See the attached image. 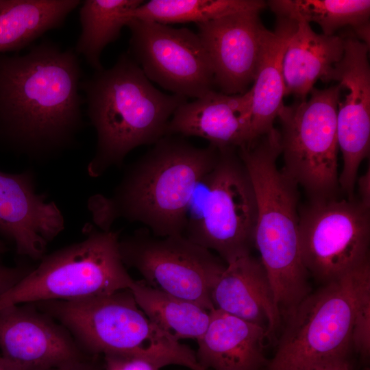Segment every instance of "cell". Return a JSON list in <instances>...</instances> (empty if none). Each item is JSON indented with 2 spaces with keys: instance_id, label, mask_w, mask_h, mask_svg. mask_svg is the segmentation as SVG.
<instances>
[{
  "instance_id": "15",
  "label": "cell",
  "mask_w": 370,
  "mask_h": 370,
  "mask_svg": "<svg viewBox=\"0 0 370 370\" xmlns=\"http://www.w3.org/2000/svg\"><path fill=\"white\" fill-rule=\"evenodd\" d=\"M259 12H241L197 25L214 84L223 93L243 94L255 79L271 32L262 24Z\"/></svg>"
},
{
  "instance_id": "10",
  "label": "cell",
  "mask_w": 370,
  "mask_h": 370,
  "mask_svg": "<svg viewBox=\"0 0 370 370\" xmlns=\"http://www.w3.org/2000/svg\"><path fill=\"white\" fill-rule=\"evenodd\" d=\"M358 199L310 200L299 212L303 264L321 285L369 263L370 212Z\"/></svg>"
},
{
  "instance_id": "23",
  "label": "cell",
  "mask_w": 370,
  "mask_h": 370,
  "mask_svg": "<svg viewBox=\"0 0 370 370\" xmlns=\"http://www.w3.org/2000/svg\"><path fill=\"white\" fill-rule=\"evenodd\" d=\"M143 312L162 330L177 341H198L210 322V311L193 301L134 281L130 288Z\"/></svg>"
},
{
  "instance_id": "29",
  "label": "cell",
  "mask_w": 370,
  "mask_h": 370,
  "mask_svg": "<svg viewBox=\"0 0 370 370\" xmlns=\"http://www.w3.org/2000/svg\"><path fill=\"white\" fill-rule=\"evenodd\" d=\"M33 267H7L0 263V295L21 280Z\"/></svg>"
},
{
  "instance_id": "32",
  "label": "cell",
  "mask_w": 370,
  "mask_h": 370,
  "mask_svg": "<svg viewBox=\"0 0 370 370\" xmlns=\"http://www.w3.org/2000/svg\"><path fill=\"white\" fill-rule=\"evenodd\" d=\"M305 370H355L349 360L319 365Z\"/></svg>"
},
{
  "instance_id": "16",
  "label": "cell",
  "mask_w": 370,
  "mask_h": 370,
  "mask_svg": "<svg viewBox=\"0 0 370 370\" xmlns=\"http://www.w3.org/2000/svg\"><path fill=\"white\" fill-rule=\"evenodd\" d=\"M46 198L36 192L33 170L0 171V233L14 242L18 255L36 260L65 227L61 210Z\"/></svg>"
},
{
  "instance_id": "11",
  "label": "cell",
  "mask_w": 370,
  "mask_h": 370,
  "mask_svg": "<svg viewBox=\"0 0 370 370\" xmlns=\"http://www.w3.org/2000/svg\"><path fill=\"white\" fill-rule=\"evenodd\" d=\"M125 266L153 288L211 310L212 291L226 264L184 235L158 237L145 227L119 240Z\"/></svg>"
},
{
  "instance_id": "27",
  "label": "cell",
  "mask_w": 370,
  "mask_h": 370,
  "mask_svg": "<svg viewBox=\"0 0 370 370\" xmlns=\"http://www.w3.org/2000/svg\"><path fill=\"white\" fill-rule=\"evenodd\" d=\"M352 348L364 358L370 352V288L362 294L355 313L352 332Z\"/></svg>"
},
{
  "instance_id": "24",
  "label": "cell",
  "mask_w": 370,
  "mask_h": 370,
  "mask_svg": "<svg viewBox=\"0 0 370 370\" xmlns=\"http://www.w3.org/2000/svg\"><path fill=\"white\" fill-rule=\"evenodd\" d=\"M267 5L276 16L317 23L327 36L349 26L357 38L369 47V0H271Z\"/></svg>"
},
{
  "instance_id": "26",
  "label": "cell",
  "mask_w": 370,
  "mask_h": 370,
  "mask_svg": "<svg viewBox=\"0 0 370 370\" xmlns=\"http://www.w3.org/2000/svg\"><path fill=\"white\" fill-rule=\"evenodd\" d=\"M266 5L260 0H151L133 10L131 16L168 25H197L237 12H260Z\"/></svg>"
},
{
  "instance_id": "25",
  "label": "cell",
  "mask_w": 370,
  "mask_h": 370,
  "mask_svg": "<svg viewBox=\"0 0 370 370\" xmlns=\"http://www.w3.org/2000/svg\"><path fill=\"white\" fill-rule=\"evenodd\" d=\"M143 0H85L79 9L82 32L75 52L95 71L103 69L100 58L105 47L115 42Z\"/></svg>"
},
{
  "instance_id": "18",
  "label": "cell",
  "mask_w": 370,
  "mask_h": 370,
  "mask_svg": "<svg viewBox=\"0 0 370 370\" xmlns=\"http://www.w3.org/2000/svg\"><path fill=\"white\" fill-rule=\"evenodd\" d=\"M214 308L261 325L269 338L282 327L267 271L260 258L251 254L226 264L212 291Z\"/></svg>"
},
{
  "instance_id": "1",
  "label": "cell",
  "mask_w": 370,
  "mask_h": 370,
  "mask_svg": "<svg viewBox=\"0 0 370 370\" xmlns=\"http://www.w3.org/2000/svg\"><path fill=\"white\" fill-rule=\"evenodd\" d=\"M77 53L45 40L23 55L0 54V134L19 152L47 160L73 146L84 126Z\"/></svg>"
},
{
  "instance_id": "28",
  "label": "cell",
  "mask_w": 370,
  "mask_h": 370,
  "mask_svg": "<svg viewBox=\"0 0 370 370\" xmlns=\"http://www.w3.org/2000/svg\"><path fill=\"white\" fill-rule=\"evenodd\" d=\"M103 370H160L156 363L132 354H108L103 356Z\"/></svg>"
},
{
  "instance_id": "3",
  "label": "cell",
  "mask_w": 370,
  "mask_h": 370,
  "mask_svg": "<svg viewBox=\"0 0 370 370\" xmlns=\"http://www.w3.org/2000/svg\"><path fill=\"white\" fill-rule=\"evenodd\" d=\"M86 113L95 128V154L87 166L92 177L120 166L134 149L166 135L175 110L188 99L157 89L128 52L109 69L83 78Z\"/></svg>"
},
{
  "instance_id": "9",
  "label": "cell",
  "mask_w": 370,
  "mask_h": 370,
  "mask_svg": "<svg viewBox=\"0 0 370 370\" xmlns=\"http://www.w3.org/2000/svg\"><path fill=\"white\" fill-rule=\"evenodd\" d=\"M342 87L313 88L308 99L283 105L282 130L284 172L306 192L310 200L338 196V103Z\"/></svg>"
},
{
  "instance_id": "22",
  "label": "cell",
  "mask_w": 370,
  "mask_h": 370,
  "mask_svg": "<svg viewBox=\"0 0 370 370\" xmlns=\"http://www.w3.org/2000/svg\"><path fill=\"white\" fill-rule=\"evenodd\" d=\"M79 0H0V54L29 47L59 29Z\"/></svg>"
},
{
  "instance_id": "13",
  "label": "cell",
  "mask_w": 370,
  "mask_h": 370,
  "mask_svg": "<svg viewBox=\"0 0 370 370\" xmlns=\"http://www.w3.org/2000/svg\"><path fill=\"white\" fill-rule=\"evenodd\" d=\"M369 47L355 37L344 38L342 59L334 66L325 82L336 81L347 90L338 101L336 131L338 149L343 156L339 174L340 189L347 198L354 192L360 163L370 148V68Z\"/></svg>"
},
{
  "instance_id": "34",
  "label": "cell",
  "mask_w": 370,
  "mask_h": 370,
  "mask_svg": "<svg viewBox=\"0 0 370 370\" xmlns=\"http://www.w3.org/2000/svg\"><path fill=\"white\" fill-rule=\"evenodd\" d=\"M7 247L3 242L0 241V254L7 251Z\"/></svg>"
},
{
  "instance_id": "21",
  "label": "cell",
  "mask_w": 370,
  "mask_h": 370,
  "mask_svg": "<svg viewBox=\"0 0 370 370\" xmlns=\"http://www.w3.org/2000/svg\"><path fill=\"white\" fill-rule=\"evenodd\" d=\"M262 53L251 92V125L253 140L273 128V121L284 105L285 96L282 62L287 45L297 27V22L276 16Z\"/></svg>"
},
{
  "instance_id": "30",
  "label": "cell",
  "mask_w": 370,
  "mask_h": 370,
  "mask_svg": "<svg viewBox=\"0 0 370 370\" xmlns=\"http://www.w3.org/2000/svg\"><path fill=\"white\" fill-rule=\"evenodd\" d=\"M98 356L87 358L72 361L58 367L53 370H103L97 360Z\"/></svg>"
},
{
  "instance_id": "20",
  "label": "cell",
  "mask_w": 370,
  "mask_h": 370,
  "mask_svg": "<svg viewBox=\"0 0 370 370\" xmlns=\"http://www.w3.org/2000/svg\"><path fill=\"white\" fill-rule=\"evenodd\" d=\"M344 53L341 36L317 34L305 22L297 27L286 48L282 72L285 95H294L305 99L321 79L325 81Z\"/></svg>"
},
{
  "instance_id": "33",
  "label": "cell",
  "mask_w": 370,
  "mask_h": 370,
  "mask_svg": "<svg viewBox=\"0 0 370 370\" xmlns=\"http://www.w3.org/2000/svg\"><path fill=\"white\" fill-rule=\"evenodd\" d=\"M0 370H18L10 363L7 362L0 354Z\"/></svg>"
},
{
  "instance_id": "17",
  "label": "cell",
  "mask_w": 370,
  "mask_h": 370,
  "mask_svg": "<svg viewBox=\"0 0 370 370\" xmlns=\"http://www.w3.org/2000/svg\"><path fill=\"white\" fill-rule=\"evenodd\" d=\"M251 92L227 95L212 90L186 101L173 114L166 135L197 136L217 148H238L253 140Z\"/></svg>"
},
{
  "instance_id": "5",
  "label": "cell",
  "mask_w": 370,
  "mask_h": 370,
  "mask_svg": "<svg viewBox=\"0 0 370 370\" xmlns=\"http://www.w3.org/2000/svg\"><path fill=\"white\" fill-rule=\"evenodd\" d=\"M62 324L88 356L127 354L161 368L178 365L202 370L195 352L153 323L130 289L74 300L35 302Z\"/></svg>"
},
{
  "instance_id": "6",
  "label": "cell",
  "mask_w": 370,
  "mask_h": 370,
  "mask_svg": "<svg viewBox=\"0 0 370 370\" xmlns=\"http://www.w3.org/2000/svg\"><path fill=\"white\" fill-rule=\"evenodd\" d=\"M370 288V263L311 292L282 323L267 370H305L349 360L358 302Z\"/></svg>"
},
{
  "instance_id": "8",
  "label": "cell",
  "mask_w": 370,
  "mask_h": 370,
  "mask_svg": "<svg viewBox=\"0 0 370 370\" xmlns=\"http://www.w3.org/2000/svg\"><path fill=\"white\" fill-rule=\"evenodd\" d=\"M212 169L197 185L184 236L226 264L251 254L257 217L254 186L237 148H218Z\"/></svg>"
},
{
  "instance_id": "12",
  "label": "cell",
  "mask_w": 370,
  "mask_h": 370,
  "mask_svg": "<svg viewBox=\"0 0 370 370\" xmlns=\"http://www.w3.org/2000/svg\"><path fill=\"white\" fill-rule=\"evenodd\" d=\"M126 26L131 33L128 53L151 82L186 99L213 90L212 68L197 34L134 18Z\"/></svg>"
},
{
  "instance_id": "14",
  "label": "cell",
  "mask_w": 370,
  "mask_h": 370,
  "mask_svg": "<svg viewBox=\"0 0 370 370\" xmlns=\"http://www.w3.org/2000/svg\"><path fill=\"white\" fill-rule=\"evenodd\" d=\"M0 354L18 370H53L90 356L34 303L0 309Z\"/></svg>"
},
{
  "instance_id": "4",
  "label": "cell",
  "mask_w": 370,
  "mask_h": 370,
  "mask_svg": "<svg viewBox=\"0 0 370 370\" xmlns=\"http://www.w3.org/2000/svg\"><path fill=\"white\" fill-rule=\"evenodd\" d=\"M237 149L256 195L254 246L260 253L275 306L284 318L312 292L299 249L298 186L278 168L282 147L277 129Z\"/></svg>"
},
{
  "instance_id": "2",
  "label": "cell",
  "mask_w": 370,
  "mask_h": 370,
  "mask_svg": "<svg viewBox=\"0 0 370 370\" xmlns=\"http://www.w3.org/2000/svg\"><path fill=\"white\" fill-rule=\"evenodd\" d=\"M218 152L211 145L197 147L176 135L164 136L127 166L110 196L89 197L94 225L108 231L123 219L143 224L156 236L183 235L193 195Z\"/></svg>"
},
{
  "instance_id": "31",
  "label": "cell",
  "mask_w": 370,
  "mask_h": 370,
  "mask_svg": "<svg viewBox=\"0 0 370 370\" xmlns=\"http://www.w3.org/2000/svg\"><path fill=\"white\" fill-rule=\"evenodd\" d=\"M360 203L370 209V167L356 180Z\"/></svg>"
},
{
  "instance_id": "7",
  "label": "cell",
  "mask_w": 370,
  "mask_h": 370,
  "mask_svg": "<svg viewBox=\"0 0 370 370\" xmlns=\"http://www.w3.org/2000/svg\"><path fill=\"white\" fill-rule=\"evenodd\" d=\"M86 237L41 258L21 280L0 295V309L49 300L69 301L130 289L134 280L119 250V232L87 223Z\"/></svg>"
},
{
  "instance_id": "19",
  "label": "cell",
  "mask_w": 370,
  "mask_h": 370,
  "mask_svg": "<svg viewBox=\"0 0 370 370\" xmlns=\"http://www.w3.org/2000/svg\"><path fill=\"white\" fill-rule=\"evenodd\" d=\"M265 328L214 308L196 358L203 370H267Z\"/></svg>"
}]
</instances>
